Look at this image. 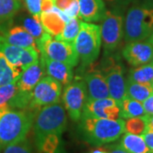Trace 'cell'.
I'll return each mask as SVG.
<instances>
[{
    "instance_id": "obj_45",
    "label": "cell",
    "mask_w": 153,
    "mask_h": 153,
    "mask_svg": "<svg viewBox=\"0 0 153 153\" xmlns=\"http://www.w3.org/2000/svg\"><path fill=\"white\" fill-rule=\"evenodd\" d=\"M0 153H1V147H0Z\"/></svg>"
},
{
    "instance_id": "obj_10",
    "label": "cell",
    "mask_w": 153,
    "mask_h": 153,
    "mask_svg": "<svg viewBox=\"0 0 153 153\" xmlns=\"http://www.w3.org/2000/svg\"><path fill=\"white\" fill-rule=\"evenodd\" d=\"M101 73L107 83L110 97L114 99L120 105L126 96V79L123 66L120 63L110 59Z\"/></svg>"
},
{
    "instance_id": "obj_32",
    "label": "cell",
    "mask_w": 153,
    "mask_h": 153,
    "mask_svg": "<svg viewBox=\"0 0 153 153\" xmlns=\"http://www.w3.org/2000/svg\"><path fill=\"white\" fill-rule=\"evenodd\" d=\"M25 5L28 12L35 17H40L42 13V0H24Z\"/></svg>"
},
{
    "instance_id": "obj_9",
    "label": "cell",
    "mask_w": 153,
    "mask_h": 153,
    "mask_svg": "<svg viewBox=\"0 0 153 153\" xmlns=\"http://www.w3.org/2000/svg\"><path fill=\"white\" fill-rule=\"evenodd\" d=\"M87 100V88L83 81L76 80L67 84L62 95V100L71 120L74 122L80 120Z\"/></svg>"
},
{
    "instance_id": "obj_24",
    "label": "cell",
    "mask_w": 153,
    "mask_h": 153,
    "mask_svg": "<svg viewBox=\"0 0 153 153\" xmlns=\"http://www.w3.org/2000/svg\"><path fill=\"white\" fill-rule=\"evenodd\" d=\"M120 106V118L128 119L131 117H142L146 115L142 103L134 99L125 96L119 105Z\"/></svg>"
},
{
    "instance_id": "obj_31",
    "label": "cell",
    "mask_w": 153,
    "mask_h": 153,
    "mask_svg": "<svg viewBox=\"0 0 153 153\" xmlns=\"http://www.w3.org/2000/svg\"><path fill=\"white\" fill-rule=\"evenodd\" d=\"M2 153H33V148L27 138L21 141L4 147Z\"/></svg>"
},
{
    "instance_id": "obj_3",
    "label": "cell",
    "mask_w": 153,
    "mask_h": 153,
    "mask_svg": "<svg viewBox=\"0 0 153 153\" xmlns=\"http://www.w3.org/2000/svg\"><path fill=\"white\" fill-rule=\"evenodd\" d=\"M153 32V6L144 3L128 9L124 21V39L127 43L142 41Z\"/></svg>"
},
{
    "instance_id": "obj_2",
    "label": "cell",
    "mask_w": 153,
    "mask_h": 153,
    "mask_svg": "<svg viewBox=\"0 0 153 153\" xmlns=\"http://www.w3.org/2000/svg\"><path fill=\"white\" fill-rule=\"evenodd\" d=\"M33 120L34 116L29 111L0 110L1 149L27 138Z\"/></svg>"
},
{
    "instance_id": "obj_43",
    "label": "cell",
    "mask_w": 153,
    "mask_h": 153,
    "mask_svg": "<svg viewBox=\"0 0 153 153\" xmlns=\"http://www.w3.org/2000/svg\"><path fill=\"white\" fill-rule=\"evenodd\" d=\"M146 4H151V5L153 6V0H144Z\"/></svg>"
},
{
    "instance_id": "obj_36",
    "label": "cell",
    "mask_w": 153,
    "mask_h": 153,
    "mask_svg": "<svg viewBox=\"0 0 153 153\" xmlns=\"http://www.w3.org/2000/svg\"><path fill=\"white\" fill-rule=\"evenodd\" d=\"M143 137L145 142L146 143L149 149L153 152V132H145L143 134H141Z\"/></svg>"
},
{
    "instance_id": "obj_6",
    "label": "cell",
    "mask_w": 153,
    "mask_h": 153,
    "mask_svg": "<svg viewBox=\"0 0 153 153\" xmlns=\"http://www.w3.org/2000/svg\"><path fill=\"white\" fill-rule=\"evenodd\" d=\"M36 43L40 56L43 58L64 62L72 67L76 66L79 61L73 44L56 39L46 32Z\"/></svg>"
},
{
    "instance_id": "obj_12",
    "label": "cell",
    "mask_w": 153,
    "mask_h": 153,
    "mask_svg": "<svg viewBox=\"0 0 153 153\" xmlns=\"http://www.w3.org/2000/svg\"><path fill=\"white\" fill-rule=\"evenodd\" d=\"M0 52L5 56L13 67L22 71L34 61L39 59V50L35 49H23L0 41Z\"/></svg>"
},
{
    "instance_id": "obj_14",
    "label": "cell",
    "mask_w": 153,
    "mask_h": 153,
    "mask_svg": "<svg viewBox=\"0 0 153 153\" xmlns=\"http://www.w3.org/2000/svg\"><path fill=\"white\" fill-rule=\"evenodd\" d=\"M123 56L131 66H142L153 61V46L149 39L128 43L123 50Z\"/></svg>"
},
{
    "instance_id": "obj_26",
    "label": "cell",
    "mask_w": 153,
    "mask_h": 153,
    "mask_svg": "<svg viewBox=\"0 0 153 153\" xmlns=\"http://www.w3.org/2000/svg\"><path fill=\"white\" fill-rule=\"evenodd\" d=\"M127 79L140 83L152 84L153 79V61L132 68Z\"/></svg>"
},
{
    "instance_id": "obj_34",
    "label": "cell",
    "mask_w": 153,
    "mask_h": 153,
    "mask_svg": "<svg viewBox=\"0 0 153 153\" xmlns=\"http://www.w3.org/2000/svg\"><path fill=\"white\" fill-rule=\"evenodd\" d=\"M146 114L153 115V93L142 102Z\"/></svg>"
},
{
    "instance_id": "obj_33",
    "label": "cell",
    "mask_w": 153,
    "mask_h": 153,
    "mask_svg": "<svg viewBox=\"0 0 153 153\" xmlns=\"http://www.w3.org/2000/svg\"><path fill=\"white\" fill-rule=\"evenodd\" d=\"M64 14L68 18L79 17V2H78V0H74L71 5L64 11Z\"/></svg>"
},
{
    "instance_id": "obj_21",
    "label": "cell",
    "mask_w": 153,
    "mask_h": 153,
    "mask_svg": "<svg viewBox=\"0 0 153 153\" xmlns=\"http://www.w3.org/2000/svg\"><path fill=\"white\" fill-rule=\"evenodd\" d=\"M62 134H49L34 139L38 153H64Z\"/></svg>"
},
{
    "instance_id": "obj_38",
    "label": "cell",
    "mask_w": 153,
    "mask_h": 153,
    "mask_svg": "<svg viewBox=\"0 0 153 153\" xmlns=\"http://www.w3.org/2000/svg\"><path fill=\"white\" fill-rule=\"evenodd\" d=\"M54 8H55V4L53 0H42V4H41L42 12H48L52 10Z\"/></svg>"
},
{
    "instance_id": "obj_37",
    "label": "cell",
    "mask_w": 153,
    "mask_h": 153,
    "mask_svg": "<svg viewBox=\"0 0 153 153\" xmlns=\"http://www.w3.org/2000/svg\"><path fill=\"white\" fill-rule=\"evenodd\" d=\"M108 4L114 7V9H121L126 6L131 0H105Z\"/></svg>"
},
{
    "instance_id": "obj_44",
    "label": "cell",
    "mask_w": 153,
    "mask_h": 153,
    "mask_svg": "<svg viewBox=\"0 0 153 153\" xmlns=\"http://www.w3.org/2000/svg\"><path fill=\"white\" fill-rule=\"evenodd\" d=\"M152 86H153V79H152Z\"/></svg>"
},
{
    "instance_id": "obj_28",
    "label": "cell",
    "mask_w": 153,
    "mask_h": 153,
    "mask_svg": "<svg viewBox=\"0 0 153 153\" xmlns=\"http://www.w3.org/2000/svg\"><path fill=\"white\" fill-rule=\"evenodd\" d=\"M20 0H0V22L12 19L21 9Z\"/></svg>"
},
{
    "instance_id": "obj_29",
    "label": "cell",
    "mask_w": 153,
    "mask_h": 153,
    "mask_svg": "<svg viewBox=\"0 0 153 153\" xmlns=\"http://www.w3.org/2000/svg\"><path fill=\"white\" fill-rule=\"evenodd\" d=\"M22 27L35 38L36 41L41 38L45 32L40 22V17H35L33 16L26 17L22 22Z\"/></svg>"
},
{
    "instance_id": "obj_19",
    "label": "cell",
    "mask_w": 153,
    "mask_h": 153,
    "mask_svg": "<svg viewBox=\"0 0 153 153\" xmlns=\"http://www.w3.org/2000/svg\"><path fill=\"white\" fill-rule=\"evenodd\" d=\"M79 18L85 22H101L106 8L103 0H78Z\"/></svg>"
},
{
    "instance_id": "obj_13",
    "label": "cell",
    "mask_w": 153,
    "mask_h": 153,
    "mask_svg": "<svg viewBox=\"0 0 153 153\" xmlns=\"http://www.w3.org/2000/svg\"><path fill=\"white\" fill-rule=\"evenodd\" d=\"M30 103L31 93L20 91L16 82L0 86V110H23Z\"/></svg>"
},
{
    "instance_id": "obj_8",
    "label": "cell",
    "mask_w": 153,
    "mask_h": 153,
    "mask_svg": "<svg viewBox=\"0 0 153 153\" xmlns=\"http://www.w3.org/2000/svg\"><path fill=\"white\" fill-rule=\"evenodd\" d=\"M62 84L51 76H44L31 92L30 109H38L59 102Z\"/></svg>"
},
{
    "instance_id": "obj_5",
    "label": "cell",
    "mask_w": 153,
    "mask_h": 153,
    "mask_svg": "<svg viewBox=\"0 0 153 153\" xmlns=\"http://www.w3.org/2000/svg\"><path fill=\"white\" fill-rule=\"evenodd\" d=\"M34 139L49 134H62L67 125L66 110L60 103L43 106L33 123Z\"/></svg>"
},
{
    "instance_id": "obj_7",
    "label": "cell",
    "mask_w": 153,
    "mask_h": 153,
    "mask_svg": "<svg viewBox=\"0 0 153 153\" xmlns=\"http://www.w3.org/2000/svg\"><path fill=\"white\" fill-rule=\"evenodd\" d=\"M100 35L105 52H113L124 36V22L120 9L106 10L101 20Z\"/></svg>"
},
{
    "instance_id": "obj_15",
    "label": "cell",
    "mask_w": 153,
    "mask_h": 153,
    "mask_svg": "<svg viewBox=\"0 0 153 153\" xmlns=\"http://www.w3.org/2000/svg\"><path fill=\"white\" fill-rule=\"evenodd\" d=\"M0 41L23 49H38L35 38L22 26L10 27L7 30L0 27Z\"/></svg>"
},
{
    "instance_id": "obj_18",
    "label": "cell",
    "mask_w": 153,
    "mask_h": 153,
    "mask_svg": "<svg viewBox=\"0 0 153 153\" xmlns=\"http://www.w3.org/2000/svg\"><path fill=\"white\" fill-rule=\"evenodd\" d=\"M88 100H97L110 97L109 89L101 72L93 71L84 76Z\"/></svg>"
},
{
    "instance_id": "obj_22",
    "label": "cell",
    "mask_w": 153,
    "mask_h": 153,
    "mask_svg": "<svg viewBox=\"0 0 153 153\" xmlns=\"http://www.w3.org/2000/svg\"><path fill=\"white\" fill-rule=\"evenodd\" d=\"M120 145L130 153H153L141 135L126 133L121 138Z\"/></svg>"
},
{
    "instance_id": "obj_42",
    "label": "cell",
    "mask_w": 153,
    "mask_h": 153,
    "mask_svg": "<svg viewBox=\"0 0 153 153\" xmlns=\"http://www.w3.org/2000/svg\"><path fill=\"white\" fill-rule=\"evenodd\" d=\"M149 41H150V43L152 44V45L153 46V32L151 34V36L149 37Z\"/></svg>"
},
{
    "instance_id": "obj_16",
    "label": "cell",
    "mask_w": 153,
    "mask_h": 153,
    "mask_svg": "<svg viewBox=\"0 0 153 153\" xmlns=\"http://www.w3.org/2000/svg\"><path fill=\"white\" fill-rule=\"evenodd\" d=\"M44 62L42 58L34 61L32 65L27 66L22 71L17 80L16 84L18 88L22 92L31 93L34 87L44 75Z\"/></svg>"
},
{
    "instance_id": "obj_4",
    "label": "cell",
    "mask_w": 153,
    "mask_h": 153,
    "mask_svg": "<svg viewBox=\"0 0 153 153\" xmlns=\"http://www.w3.org/2000/svg\"><path fill=\"white\" fill-rule=\"evenodd\" d=\"M73 45L79 60L83 65L87 66L94 63L98 58L100 51V27L94 23L81 22L80 31Z\"/></svg>"
},
{
    "instance_id": "obj_41",
    "label": "cell",
    "mask_w": 153,
    "mask_h": 153,
    "mask_svg": "<svg viewBox=\"0 0 153 153\" xmlns=\"http://www.w3.org/2000/svg\"><path fill=\"white\" fill-rule=\"evenodd\" d=\"M91 153H109V152H105L103 150H101V149H96V150H94L93 152Z\"/></svg>"
},
{
    "instance_id": "obj_1",
    "label": "cell",
    "mask_w": 153,
    "mask_h": 153,
    "mask_svg": "<svg viewBox=\"0 0 153 153\" xmlns=\"http://www.w3.org/2000/svg\"><path fill=\"white\" fill-rule=\"evenodd\" d=\"M125 121L119 119L81 117L78 126L82 138L93 146H102L116 141L125 132Z\"/></svg>"
},
{
    "instance_id": "obj_17",
    "label": "cell",
    "mask_w": 153,
    "mask_h": 153,
    "mask_svg": "<svg viewBox=\"0 0 153 153\" xmlns=\"http://www.w3.org/2000/svg\"><path fill=\"white\" fill-rule=\"evenodd\" d=\"M69 18L64 12L55 7L52 10L42 12L40 15V22L44 30L54 38L59 37L61 34Z\"/></svg>"
},
{
    "instance_id": "obj_20",
    "label": "cell",
    "mask_w": 153,
    "mask_h": 153,
    "mask_svg": "<svg viewBox=\"0 0 153 153\" xmlns=\"http://www.w3.org/2000/svg\"><path fill=\"white\" fill-rule=\"evenodd\" d=\"M44 62V68L48 76L60 82L62 85H67L72 81L73 71L72 66L64 62L53 60L41 57Z\"/></svg>"
},
{
    "instance_id": "obj_40",
    "label": "cell",
    "mask_w": 153,
    "mask_h": 153,
    "mask_svg": "<svg viewBox=\"0 0 153 153\" xmlns=\"http://www.w3.org/2000/svg\"><path fill=\"white\" fill-rule=\"evenodd\" d=\"M110 153H130L128 151H126L123 146H121V145H116L111 146V152Z\"/></svg>"
},
{
    "instance_id": "obj_25",
    "label": "cell",
    "mask_w": 153,
    "mask_h": 153,
    "mask_svg": "<svg viewBox=\"0 0 153 153\" xmlns=\"http://www.w3.org/2000/svg\"><path fill=\"white\" fill-rule=\"evenodd\" d=\"M22 71L11 66L5 56L0 52V86L16 82Z\"/></svg>"
},
{
    "instance_id": "obj_27",
    "label": "cell",
    "mask_w": 153,
    "mask_h": 153,
    "mask_svg": "<svg viewBox=\"0 0 153 153\" xmlns=\"http://www.w3.org/2000/svg\"><path fill=\"white\" fill-rule=\"evenodd\" d=\"M82 21L78 19V17L74 18H69V20L66 22V25L62 33L59 37H56V39H60L66 41L67 43L73 44L76 39L77 34L80 31V26H81Z\"/></svg>"
},
{
    "instance_id": "obj_23",
    "label": "cell",
    "mask_w": 153,
    "mask_h": 153,
    "mask_svg": "<svg viewBox=\"0 0 153 153\" xmlns=\"http://www.w3.org/2000/svg\"><path fill=\"white\" fill-rule=\"evenodd\" d=\"M153 93V86L148 83H140L126 80V96L143 102Z\"/></svg>"
},
{
    "instance_id": "obj_35",
    "label": "cell",
    "mask_w": 153,
    "mask_h": 153,
    "mask_svg": "<svg viewBox=\"0 0 153 153\" xmlns=\"http://www.w3.org/2000/svg\"><path fill=\"white\" fill-rule=\"evenodd\" d=\"M53 1L55 8L64 12L73 3L74 0H53Z\"/></svg>"
},
{
    "instance_id": "obj_39",
    "label": "cell",
    "mask_w": 153,
    "mask_h": 153,
    "mask_svg": "<svg viewBox=\"0 0 153 153\" xmlns=\"http://www.w3.org/2000/svg\"><path fill=\"white\" fill-rule=\"evenodd\" d=\"M146 123V131L153 132V115H145Z\"/></svg>"
},
{
    "instance_id": "obj_11",
    "label": "cell",
    "mask_w": 153,
    "mask_h": 153,
    "mask_svg": "<svg viewBox=\"0 0 153 153\" xmlns=\"http://www.w3.org/2000/svg\"><path fill=\"white\" fill-rule=\"evenodd\" d=\"M81 117L119 119L120 106L111 97L97 100L88 99Z\"/></svg>"
},
{
    "instance_id": "obj_30",
    "label": "cell",
    "mask_w": 153,
    "mask_h": 153,
    "mask_svg": "<svg viewBox=\"0 0 153 153\" xmlns=\"http://www.w3.org/2000/svg\"><path fill=\"white\" fill-rule=\"evenodd\" d=\"M124 130L126 133H129L133 134L141 135L146 131V123L145 115L142 117H136L128 118L125 121Z\"/></svg>"
}]
</instances>
